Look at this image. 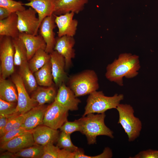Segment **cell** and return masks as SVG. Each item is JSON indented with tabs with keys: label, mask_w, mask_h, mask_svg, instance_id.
I'll list each match as a JSON object with an SVG mask.
<instances>
[{
	"label": "cell",
	"mask_w": 158,
	"mask_h": 158,
	"mask_svg": "<svg viewBox=\"0 0 158 158\" xmlns=\"http://www.w3.org/2000/svg\"><path fill=\"white\" fill-rule=\"evenodd\" d=\"M12 81L16 86L18 92L16 111L20 114H24L37 104L29 96L19 74L14 75Z\"/></svg>",
	"instance_id": "obj_9"
},
{
	"label": "cell",
	"mask_w": 158,
	"mask_h": 158,
	"mask_svg": "<svg viewBox=\"0 0 158 158\" xmlns=\"http://www.w3.org/2000/svg\"><path fill=\"white\" fill-rule=\"evenodd\" d=\"M119 114L118 123L122 126L129 142L134 141L140 135L142 127L140 120L134 116V110L130 104H120L116 107Z\"/></svg>",
	"instance_id": "obj_5"
},
{
	"label": "cell",
	"mask_w": 158,
	"mask_h": 158,
	"mask_svg": "<svg viewBox=\"0 0 158 158\" xmlns=\"http://www.w3.org/2000/svg\"><path fill=\"white\" fill-rule=\"evenodd\" d=\"M54 100L64 108L69 111H76L81 102L80 99L75 96L72 90L65 83L58 88Z\"/></svg>",
	"instance_id": "obj_13"
},
{
	"label": "cell",
	"mask_w": 158,
	"mask_h": 158,
	"mask_svg": "<svg viewBox=\"0 0 158 158\" xmlns=\"http://www.w3.org/2000/svg\"><path fill=\"white\" fill-rule=\"evenodd\" d=\"M20 114L17 112L9 116L8 121L2 131L0 133V137L2 136L6 133L11 130L12 127L16 121L18 117Z\"/></svg>",
	"instance_id": "obj_37"
},
{
	"label": "cell",
	"mask_w": 158,
	"mask_h": 158,
	"mask_svg": "<svg viewBox=\"0 0 158 158\" xmlns=\"http://www.w3.org/2000/svg\"><path fill=\"white\" fill-rule=\"evenodd\" d=\"M43 151L44 146L35 144L31 146L23 149L14 154L17 157L42 158Z\"/></svg>",
	"instance_id": "obj_29"
},
{
	"label": "cell",
	"mask_w": 158,
	"mask_h": 158,
	"mask_svg": "<svg viewBox=\"0 0 158 158\" xmlns=\"http://www.w3.org/2000/svg\"><path fill=\"white\" fill-rule=\"evenodd\" d=\"M55 16L53 15L44 18L39 27V32L45 42L46 47L45 51L50 54L54 51L56 38L54 30L56 27Z\"/></svg>",
	"instance_id": "obj_12"
},
{
	"label": "cell",
	"mask_w": 158,
	"mask_h": 158,
	"mask_svg": "<svg viewBox=\"0 0 158 158\" xmlns=\"http://www.w3.org/2000/svg\"><path fill=\"white\" fill-rule=\"evenodd\" d=\"M14 83L10 80L0 78V98L5 101L16 102L18 100V93Z\"/></svg>",
	"instance_id": "obj_23"
},
{
	"label": "cell",
	"mask_w": 158,
	"mask_h": 158,
	"mask_svg": "<svg viewBox=\"0 0 158 158\" xmlns=\"http://www.w3.org/2000/svg\"><path fill=\"white\" fill-rule=\"evenodd\" d=\"M98 76L92 69H86L69 77L67 86L77 97L84 96L98 90Z\"/></svg>",
	"instance_id": "obj_3"
},
{
	"label": "cell",
	"mask_w": 158,
	"mask_h": 158,
	"mask_svg": "<svg viewBox=\"0 0 158 158\" xmlns=\"http://www.w3.org/2000/svg\"><path fill=\"white\" fill-rule=\"evenodd\" d=\"M35 144L44 146L57 142L59 132L44 125H39L32 130Z\"/></svg>",
	"instance_id": "obj_15"
},
{
	"label": "cell",
	"mask_w": 158,
	"mask_h": 158,
	"mask_svg": "<svg viewBox=\"0 0 158 158\" xmlns=\"http://www.w3.org/2000/svg\"><path fill=\"white\" fill-rule=\"evenodd\" d=\"M105 113L96 114L91 113L80 118L81 125L80 132L85 135L88 144L96 143L97 137L98 136L114 138L113 132L105 123Z\"/></svg>",
	"instance_id": "obj_2"
},
{
	"label": "cell",
	"mask_w": 158,
	"mask_h": 158,
	"mask_svg": "<svg viewBox=\"0 0 158 158\" xmlns=\"http://www.w3.org/2000/svg\"><path fill=\"white\" fill-rule=\"evenodd\" d=\"M34 75L37 83L39 85L47 87L52 86L54 81L50 60L35 72Z\"/></svg>",
	"instance_id": "obj_25"
},
{
	"label": "cell",
	"mask_w": 158,
	"mask_h": 158,
	"mask_svg": "<svg viewBox=\"0 0 158 158\" xmlns=\"http://www.w3.org/2000/svg\"><path fill=\"white\" fill-rule=\"evenodd\" d=\"M75 13L70 12L59 16L55 15V22L58 28V37H73L76 34L78 21L73 18Z\"/></svg>",
	"instance_id": "obj_14"
},
{
	"label": "cell",
	"mask_w": 158,
	"mask_h": 158,
	"mask_svg": "<svg viewBox=\"0 0 158 158\" xmlns=\"http://www.w3.org/2000/svg\"><path fill=\"white\" fill-rule=\"evenodd\" d=\"M31 130H28L22 127L17 129L11 130L0 137V145L18 136L30 132Z\"/></svg>",
	"instance_id": "obj_35"
},
{
	"label": "cell",
	"mask_w": 158,
	"mask_h": 158,
	"mask_svg": "<svg viewBox=\"0 0 158 158\" xmlns=\"http://www.w3.org/2000/svg\"><path fill=\"white\" fill-rule=\"evenodd\" d=\"M20 32L18 26V17L12 13L7 18L0 20V36H6L13 39L19 37Z\"/></svg>",
	"instance_id": "obj_21"
},
{
	"label": "cell",
	"mask_w": 158,
	"mask_h": 158,
	"mask_svg": "<svg viewBox=\"0 0 158 158\" xmlns=\"http://www.w3.org/2000/svg\"><path fill=\"white\" fill-rule=\"evenodd\" d=\"M50 60V54L46 52L44 50L40 49L38 50L28 63L30 69L32 73H35L43 66Z\"/></svg>",
	"instance_id": "obj_27"
},
{
	"label": "cell",
	"mask_w": 158,
	"mask_h": 158,
	"mask_svg": "<svg viewBox=\"0 0 158 158\" xmlns=\"http://www.w3.org/2000/svg\"><path fill=\"white\" fill-rule=\"evenodd\" d=\"M122 94H115L112 96L105 95L102 91H96L89 95L82 116L91 113L102 114L107 110L116 109L123 100Z\"/></svg>",
	"instance_id": "obj_4"
},
{
	"label": "cell",
	"mask_w": 158,
	"mask_h": 158,
	"mask_svg": "<svg viewBox=\"0 0 158 158\" xmlns=\"http://www.w3.org/2000/svg\"><path fill=\"white\" fill-rule=\"evenodd\" d=\"M19 37L23 41L25 46L28 61L30 60L39 50H45L46 43L40 34L34 35L21 32L20 33Z\"/></svg>",
	"instance_id": "obj_18"
},
{
	"label": "cell",
	"mask_w": 158,
	"mask_h": 158,
	"mask_svg": "<svg viewBox=\"0 0 158 158\" xmlns=\"http://www.w3.org/2000/svg\"><path fill=\"white\" fill-rule=\"evenodd\" d=\"M131 158H158V150L149 149L140 151Z\"/></svg>",
	"instance_id": "obj_36"
},
{
	"label": "cell",
	"mask_w": 158,
	"mask_h": 158,
	"mask_svg": "<svg viewBox=\"0 0 158 158\" xmlns=\"http://www.w3.org/2000/svg\"><path fill=\"white\" fill-rule=\"evenodd\" d=\"M23 5L31 7L36 11L40 26L44 18L53 14L55 8L54 0H30Z\"/></svg>",
	"instance_id": "obj_20"
},
{
	"label": "cell",
	"mask_w": 158,
	"mask_h": 158,
	"mask_svg": "<svg viewBox=\"0 0 158 158\" xmlns=\"http://www.w3.org/2000/svg\"><path fill=\"white\" fill-rule=\"evenodd\" d=\"M18 17V26L20 33L37 35L39 29V19L37 13L32 8L16 13Z\"/></svg>",
	"instance_id": "obj_8"
},
{
	"label": "cell",
	"mask_w": 158,
	"mask_h": 158,
	"mask_svg": "<svg viewBox=\"0 0 158 158\" xmlns=\"http://www.w3.org/2000/svg\"><path fill=\"white\" fill-rule=\"evenodd\" d=\"M9 118V116H0V133L2 131L5 127Z\"/></svg>",
	"instance_id": "obj_40"
},
{
	"label": "cell",
	"mask_w": 158,
	"mask_h": 158,
	"mask_svg": "<svg viewBox=\"0 0 158 158\" xmlns=\"http://www.w3.org/2000/svg\"><path fill=\"white\" fill-rule=\"evenodd\" d=\"M20 66L19 75L28 92H33L37 88V83L35 76L30 69L28 63L25 62Z\"/></svg>",
	"instance_id": "obj_24"
},
{
	"label": "cell",
	"mask_w": 158,
	"mask_h": 158,
	"mask_svg": "<svg viewBox=\"0 0 158 158\" xmlns=\"http://www.w3.org/2000/svg\"><path fill=\"white\" fill-rule=\"evenodd\" d=\"M11 13L6 8L0 7V20L7 18Z\"/></svg>",
	"instance_id": "obj_39"
},
{
	"label": "cell",
	"mask_w": 158,
	"mask_h": 158,
	"mask_svg": "<svg viewBox=\"0 0 158 158\" xmlns=\"http://www.w3.org/2000/svg\"><path fill=\"white\" fill-rule=\"evenodd\" d=\"M53 81L59 87L62 84L67 83L69 77L65 71V61L64 57L54 50L50 54Z\"/></svg>",
	"instance_id": "obj_11"
},
{
	"label": "cell",
	"mask_w": 158,
	"mask_h": 158,
	"mask_svg": "<svg viewBox=\"0 0 158 158\" xmlns=\"http://www.w3.org/2000/svg\"><path fill=\"white\" fill-rule=\"evenodd\" d=\"M16 102H9L0 98V116H9L18 112Z\"/></svg>",
	"instance_id": "obj_32"
},
{
	"label": "cell",
	"mask_w": 158,
	"mask_h": 158,
	"mask_svg": "<svg viewBox=\"0 0 158 158\" xmlns=\"http://www.w3.org/2000/svg\"><path fill=\"white\" fill-rule=\"evenodd\" d=\"M56 94V89L52 86L47 88L38 87L31 98L37 105H41L53 102Z\"/></svg>",
	"instance_id": "obj_22"
},
{
	"label": "cell",
	"mask_w": 158,
	"mask_h": 158,
	"mask_svg": "<svg viewBox=\"0 0 158 158\" xmlns=\"http://www.w3.org/2000/svg\"><path fill=\"white\" fill-rule=\"evenodd\" d=\"M75 42L73 37L64 36L56 38L54 50L56 51L64 57L65 70L69 69L72 65V60L75 56V51L73 48Z\"/></svg>",
	"instance_id": "obj_10"
},
{
	"label": "cell",
	"mask_w": 158,
	"mask_h": 158,
	"mask_svg": "<svg viewBox=\"0 0 158 158\" xmlns=\"http://www.w3.org/2000/svg\"><path fill=\"white\" fill-rule=\"evenodd\" d=\"M61 131L69 134L76 132H80L81 125L80 119L75 120L73 121H66L60 128Z\"/></svg>",
	"instance_id": "obj_33"
},
{
	"label": "cell",
	"mask_w": 158,
	"mask_h": 158,
	"mask_svg": "<svg viewBox=\"0 0 158 158\" xmlns=\"http://www.w3.org/2000/svg\"><path fill=\"white\" fill-rule=\"evenodd\" d=\"M15 51L13 38L0 36V77L3 79H6L14 71Z\"/></svg>",
	"instance_id": "obj_6"
},
{
	"label": "cell",
	"mask_w": 158,
	"mask_h": 158,
	"mask_svg": "<svg viewBox=\"0 0 158 158\" xmlns=\"http://www.w3.org/2000/svg\"><path fill=\"white\" fill-rule=\"evenodd\" d=\"M140 68L138 56L130 53L121 54L117 59L107 65L105 76L109 81L122 86L123 78L129 79L136 77Z\"/></svg>",
	"instance_id": "obj_1"
},
{
	"label": "cell",
	"mask_w": 158,
	"mask_h": 158,
	"mask_svg": "<svg viewBox=\"0 0 158 158\" xmlns=\"http://www.w3.org/2000/svg\"><path fill=\"white\" fill-rule=\"evenodd\" d=\"M68 112L54 100L47 106L42 124L58 130L68 121Z\"/></svg>",
	"instance_id": "obj_7"
},
{
	"label": "cell",
	"mask_w": 158,
	"mask_h": 158,
	"mask_svg": "<svg viewBox=\"0 0 158 158\" xmlns=\"http://www.w3.org/2000/svg\"><path fill=\"white\" fill-rule=\"evenodd\" d=\"M17 157L15 156L14 153L7 151V152L1 154L0 158H15Z\"/></svg>",
	"instance_id": "obj_41"
},
{
	"label": "cell",
	"mask_w": 158,
	"mask_h": 158,
	"mask_svg": "<svg viewBox=\"0 0 158 158\" xmlns=\"http://www.w3.org/2000/svg\"><path fill=\"white\" fill-rule=\"evenodd\" d=\"M74 158H110L113 156L111 150L109 147H105L102 153L95 156H89L85 154L83 150L78 148L74 152Z\"/></svg>",
	"instance_id": "obj_34"
},
{
	"label": "cell",
	"mask_w": 158,
	"mask_h": 158,
	"mask_svg": "<svg viewBox=\"0 0 158 158\" xmlns=\"http://www.w3.org/2000/svg\"><path fill=\"white\" fill-rule=\"evenodd\" d=\"M89 0H54L53 14L59 16L73 12L78 13L83 11Z\"/></svg>",
	"instance_id": "obj_17"
},
{
	"label": "cell",
	"mask_w": 158,
	"mask_h": 158,
	"mask_svg": "<svg viewBox=\"0 0 158 158\" xmlns=\"http://www.w3.org/2000/svg\"><path fill=\"white\" fill-rule=\"evenodd\" d=\"M25 117V114H20L13 124L11 130L17 129L21 127Z\"/></svg>",
	"instance_id": "obj_38"
},
{
	"label": "cell",
	"mask_w": 158,
	"mask_h": 158,
	"mask_svg": "<svg viewBox=\"0 0 158 158\" xmlns=\"http://www.w3.org/2000/svg\"><path fill=\"white\" fill-rule=\"evenodd\" d=\"M20 1L13 0H0V7L4 8L11 13L23 11L26 9Z\"/></svg>",
	"instance_id": "obj_31"
},
{
	"label": "cell",
	"mask_w": 158,
	"mask_h": 158,
	"mask_svg": "<svg viewBox=\"0 0 158 158\" xmlns=\"http://www.w3.org/2000/svg\"><path fill=\"white\" fill-rule=\"evenodd\" d=\"M31 131L18 136L0 145V148L13 153L35 144Z\"/></svg>",
	"instance_id": "obj_19"
},
{
	"label": "cell",
	"mask_w": 158,
	"mask_h": 158,
	"mask_svg": "<svg viewBox=\"0 0 158 158\" xmlns=\"http://www.w3.org/2000/svg\"><path fill=\"white\" fill-rule=\"evenodd\" d=\"M70 135V134L61 131L57 141L56 146L61 149H64L72 152L77 150L78 148L72 143Z\"/></svg>",
	"instance_id": "obj_30"
},
{
	"label": "cell",
	"mask_w": 158,
	"mask_h": 158,
	"mask_svg": "<svg viewBox=\"0 0 158 158\" xmlns=\"http://www.w3.org/2000/svg\"><path fill=\"white\" fill-rule=\"evenodd\" d=\"M47 106L44 105H37L25 113L21 127L30 130L42 124Z\"/></svg>",
	"instance_id": "obj_16"
},
{
	"label": "cell",
	"mask_w": 158,
	"mask_h": 158,
	"mask_svg": "<svg viewBox=\"0 0 158 158\" xmlns=\"http://www.w3.org/2000/svg\"><path fill=\"white\" fill-rule=\"evenodd\" d=\"M74 153L61 149L54 144L49 143L44 146L42 158H74Z\"/></svg>",
	"instance_id": "obj_26"
},
{
	"label": "cell",
	"mask_w": 158,
	"mask_h": 158,
	"mask_svg": "<svg viewBox=\"0 0 158 158\" xmlns=\"http://www.w3.org/2000/svg\"><path fill=\"white\" fill-rule=\"evenodd\" d=\"M13 40L15 50L14 65L20 66L28 61L27 50L23 42L19 37Z\"/></svg>",
	"instance_id": "obj_28"
}]
</instances>
